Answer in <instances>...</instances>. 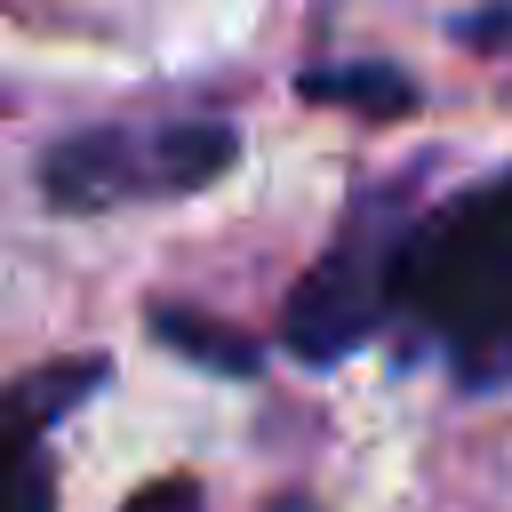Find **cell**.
<instances>
[{
	"mask_svg": "<svg viewBox=\"0 0 512 512\" xmlns=\"http://www.w3.org/2000/svg\"><path fill=\"white\" fill-rule=\"evenodd\" d=\"M152 328H160V344H176V352H192V360H208V368H232V376H248V368H256V344H248V336H232V328H208L200 312L160 304V312H152Z\"/></svg>",
	"mask_w": 512,
	"mask_h": 512,
	"instance_id": "8992f818",
	"label": "cell"
},
{
	"mask_svg": "<svg viewBox=\"0 0 512 512\" xmlns=\"http://www.w3.org/2000/svg\"><path fill=\"white\" fill-rule=\"evenodd\" d=\"M240 160L224 120H104L40 152V192L64 216L128 208V200H184Z\"/></svg>",
	"mask_w": 512,
	"mask_h": 512,
	"instance_id": "7a4b0ae2",
	"label": "cell"
},
{
	"mask_svg": "<svg viewBox=\"0 0 512 512\" xmlns=\"http://www.w3.org/2000/svg\"><path fill=\"white\" fill-rule=\"evenodd\" d=\"M400 232H408V192L400 184H376V192L352 200L344 232L328 240V256L296 280V296L280 312V336H288L296 360H344L352 344H368L384 328Z\"/></svg>",
	"mask_w": 512,
	"mask_h": 512,
	"instance_id": "3957f363",
	"label": "cell"
},
{
	"mask_svg": "<svg viewBox=\"0 0 512 512\" xmlns=\"http://www.w3.org/2000/svg\"><path fill=\"white\" fill-rule=\"evenodd\" d=\"M104 360H48L16 384H0V512H56L48 432L104 384Z\"/></svg>",
	"mask_w": 512,
	"mask_h": 512,
	"instance_id": "277c9868",
	"label": "cell"
},
{
	"mask_svg": "<svg viewBox=\"0 0 512 512\" xmlns=\"http://www.w3.org/2000/svg\"><path fill=\"white\" fill-rule=\"evenodd\" d=\"M272 512H312V504H304V496H280V504H272Z\"/></svg>",
	"mask_w": 512,
	"mask_h": 512,
	"instance_id": "ba28073f",
	"label": "cell"
},
{
	"mask_svg": "<svg viewBox=\"0 0 512 512\" xmlns=\"http://www.w3.org/2000/svg\"><path fill=\"white\" fill-rule=\"evenodd\" d=\"M304 96L312 104H360V112H408L416 88L392 72V64H352V72H304Z\"/></svg>",
	"mask_w": 512,
	"mask_h": 512,
	"instance_id": "5b68a950",
	"label": "cell"
},
{
	"mask_svg": "<svg viewBox=\"0 0 512 512\" xmlns=\"http://www.w3.org/2000/svg\"><path fill=\"white\" fill-rule=\"evenodd\" d=\"M128 512H200V480H152L144 496H128Z\"/></svg>",
	"mask_w": 512,
	"mask_h": 512,
	"instance_id": "52a82bcc",
	"label": "cell"
},
{
	"mask_svg": "<svg viewBox=\"0 0 512 512\" xmlns=\"http://www.w3.org/2000/svg\"><path fill=\"white\" fill-rule=\"evenodd\" d=\"M392 312L456 384H512V168L408 216L392 256Z\"/></svg>",
	"mask_w": 512,
	"mask_h": 512,
	"instance_id": "6da1fadb",
	"label": "cell"
}]
</instances>
